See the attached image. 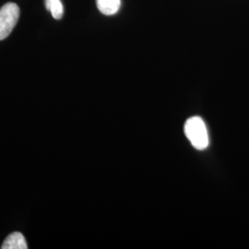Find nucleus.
<instances>
[{
	"label": "nucleus",
	"mask_w": 249,
	"mask_h": 249,
	"mask_svg": "<svg viewBox=\"0 0 249 249\" xmlns=\"http://www.w3.org/2000/svg\"><path fill=\"white\" fill-rule=\"evenodd\" d=\"M185 134L196 150H205L210 143L209 133L204 121L199 116L188 118L185 124Z\"/></svg>",
	"instance_id": "obj_1"
},
{
	"label": "nucleus",
	"mask_w": 249,
	"mask_h": 249,
	"mask_svg": "<svg viewBox=\"0 0 249 249\" xmlns=\"http://www.w3.org/2000/svg\"><path fill=\"white\" fill-rule=\"evenodd\" d=\"M19 18V8L12 2L5 4L0 9V41L6 39L16 26Z\"/></svg>",
	"instance_id": "obj_2"
},
{
	"label": "nucleus",
	"mask_w": 249,
	"mask_h": 249,
	"mask_svg": "<svg viewBox=\"0 0 249 249\" xmlns=\"http://www.w3.org/2000/svg\"><path fill=\"white\" fill-rule=\"evenodd\" d=\"M2 249H27L26 240L23 234L19 231H14L10 233L9 236L2 244Z\"/></svg>",
	"instance_id": "obj_3"
},
{
	"label": "nucleus",
	"mask_w": 249,
	"mask_h": 249,
	"mask_svg": "<svg viewBox=\"0 0 249 249\" xmlns=\"http://www.w3.org/2000/svg\"><path fill=\"white\" fill-rule=\"evenodd\" d=\"M96 5L101 13L111 16L116 14L120 9L121 0H96Z\"/></svg>",
	"instance_id": "obj_4"
},
{
	"label": "nucleus",
	"mask_w": 249,
	"mask_h": 249,
	"mask_svg": "<svg viewBox=\"0 0 249 249\" xmlns=\"http://www.w3.org/2000/svg\"><path fill=\"white\" fill-rule=\"evenodd\" d=\"M45 6L47 10L52 13L55 19H60L64 14V8L60 0H45Z\"/></svg>",
	"instance_id": "obj_5"
}]
</instances>
